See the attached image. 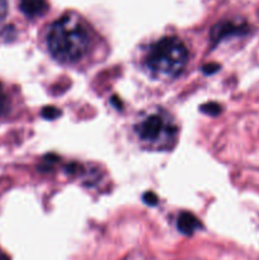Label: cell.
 I'll use <instances>...</instances> for the list:
<instances>
[{
  "label": "cell",
  "instance_id": "obj_1",
  "mask_svg": "<svg viewBox=\"0 0 259 260\" xmlns=\"http://www.w3.org/2000/svg\"><path fill=\"white\" fill-rule=\"evenodd\" d=\"M90 43V29L74 13L65 14L48 28V51L60 62H76L83 58L88 53Z\"/></svg>",
  "mask_w": 259,
  "mask_h": 260
},
{
  "label": "cell",
  "instance_id": "obj_2",
  "mask_svg": "<svg viewBox=\"0 0 259 260\" xmlns=\"http://www.w3.org/2000/svg\"><path fill=\"white\" fill-rule=\"evenodd\" d=\"M188 61V50L178 37H164L150 47L146 66L160 78H177Z\"/></svg>",
  "mask_w": 259,
  "mask_h": 260
},
{
  "label": "cell",
  "instance_id": "obj_3",
  "mask_svg": "<svg viewBox=\"0 0 259 260\" xmlns=\"http://www.w3.org/2000/svg\"><path fill=\"white\" fill-rule=\"evenodd\" d=\"M136 134L142 142L152 146H168L175 135V127L163 113H151L136 126Z\"/></svg>",
  "mask_w": 259,
  "mask_h": 260
},
{
  "label": "cell",
  "instance_id": "obj_4",
  "mask_svg": "<svg viewBox=\"0 0 259 260\" xmlns=\"http://www.w3.org/2000/svg\"><path fill=\"white\" fill-rule=\"evenodd\" d=\"M19 9L25 17L37 18L47 13L48 4L46 0H20Z\"/></svg>",
  "mask_w": 259,
  "mask_h": 260
},
{
  "label": "cell",
  "instance_id": "obj_5",
  "mask_svg": "<svg viewBox=\"0 0 259 260\" xmlns=\"http://www.w3.org/2000/svg\"><path fill=\"white\" fill-rule=\"evenodd\" d=\"M246 32V27L244 25L235 24L231 22H220L212 28L211 32V37L213 41H221L226 36H234V35H241V33Z\"/></svg>",
  "mask_w": 259,
  "mask_h": 260
},
{
  "label": "cell",
  "instance_id": "obj_6",
  "mask_svg": "<svg viewBox=\"0 0 259 260\" xmlns=\"http://www.w3.org/2000/svg\"><path fill=\"white\" fill-rule=\"evenodd\" d=\"M177 228L184 235H193L197 230L202 229V223L200 222L197 217L193 213L189 212H182L178 217Z\"/></svg>",
  "mask_w": 259,
  "mask_h": 260
},
{
  "label": "cell",
  "instance_id": "obj_7",
  "mask_svg": "<svg viewBox=\"0 0 259 260\" xmlns=\"http://www.w3.org/2000/svg\"><path fill=\"white\" fill-rule=\"evenodd\" d=\"M201 111H202L203 113L208 114V116H217V114L221 112V108L217 103L211 102V103L203 104V106L201 107Z\"/></svg>",
  "mask_w": 259,
  "mask_h": 260
},
{
  "label": "cell",
  "instance_id": "obj_8",
  "mask_svg": "<svg viewBox=\"0 0 259 260\" xmlns=\"http://www.w3.org/2000/svg\"><path fill=\"white\" fill-rule=\"evenodd\" d=\"M8 107H9V101H8L7 93H5L4 88L0 84V117L4 116L8 111Z\"/></svg>",
  "mask_w": 259,
  "mask_h": 260
},
{
  "label": "cell",
  "instance_id": "obj_9",
  "mask_svg": "<svg viewBox=\"0 0 259 260\" xmlns=\"http://www.w3.org/2000/svg\"><path fill=\"white\" fill-rule=\"evenodd\" d=\"M60 114L61 112L58 111L57 108H55V107H46V108L42 111V116L45 117L46 119H55L57 118Z\"/></svg>",
  "mask_w": 259,
  "mask_h": 260
},
{
  "label": "cell",
  "instance_id": "obj_10",
  "mask_svg": "<svg viewBox=\"0 0 259 260\" xmlns=\"http://www.w3.org/2000/svg\"><path fill=\"white\" fill-rule=\"evenodd\" d=\"M157 197H156V194H155V193H152V192H147V193H145L144 194V202L146 203V205H149V206H155L157 203Z\"/></svg>",
  "mask_w": 259,
  "mask_h": 260
},
{
  "label": "cell",
  "instance_id": "obj_11",
  "mask_svg": "<svg viewBox=\"0 0 259 260\" xmlns=\"http://www.w3.org/2000/svg\"><path fill=\"white\" fill-rule=\"evenodd\" d=\"M202 69L206 74H213V73H216L218 69H220V66H218L217 63H208V65L203 66Z\"/></svg>",
  "mask_w": 259,
  "mask_h": 260
},
{
  "label": "cell",
  "instance_id": "obj_12",
  "mask_svg": "<svg viewBox=\"0 0 259 260\" xmlns=\"http://www.w3.org/2000/svg\"><path fill=\"white\" fill-rule=\"evenodd\" d=\"M8 13V3L7 0H0V20L5 18Z\"/></svg>",
  "mask_w": 259,
  "mask_h": 260
},
{
  "label": "cell",
  "instance_id": "obj_13",
  "mask_svg": "<svg viewBox=\"0 0 259 260\" xmlns=\"http://www.w3.org/2000/svg\"><path fill=\"white\" fill-rule=\"evenodd\" d=\"M0 260H10L9 256H8L7 254L2 250V249H0Z\"/></svg>",
  "mask_w": 259,
  "mask_h": 260
}]
</instances>
